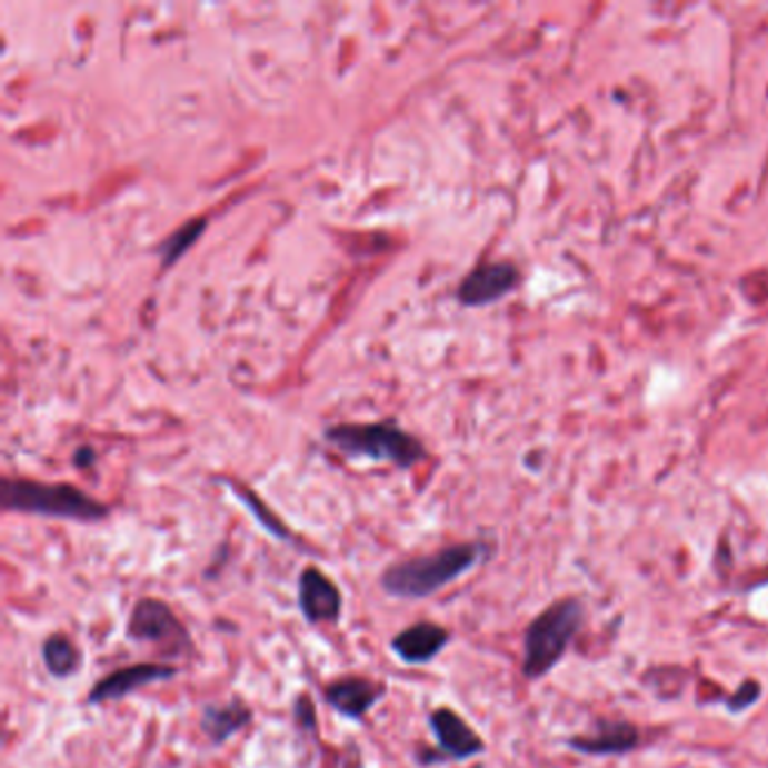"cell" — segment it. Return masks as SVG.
<instances>
[{
    "instance_id": "obj_1",
    "label": "cell",
    "mask_w": 768,
    "mask_h": 768,
    "mask_svg": "<svg viewBox=\"0 0 768 768\" xmlns=\"http://www.w3.org/2000/svg\"><path fill=\"white\" fill-rule=\"evenodd\" d=\"M487 555L482 541H462L445 546L429 555H415L392 561L379 577V586L388 597L403 602L433 597L467 572H471Z\"/></svg>"
},
{
    "instance_id": "obj_2",
    "label": "cell",
    "mask_w": 768,
    "mask_h": 768,
    "mask_svg": "<svg viewBox=\"0 0 768 768\" xmlns=\"http://www.w3.org/2000/svg\"><path fill=\"white\" fill-rule=\"evenodd\" d=\"M0 507L3 511H17V515L72 523H102L111 515L104 502L70 482H41L28 478H3Z\"/></svg>"
},
{
    "instance_id": "obj_3",
    "label": "cell",
    "mask_w": 768,
    "mask_h": 768,
    "mask_svg": "<svg viewBox=\"0 0 768 768\" xmlns=\"http://www.w3.org/2000/svg\"><path fill=\"white\" fill-rule=\"evenodd\" d=\"M325 440L340 456L410 469L426 458L421 440L395 421L336 423L325 431Z\"/></svg>"
},
{
    "instance_id": "obj_4",
    "label": "cell",
    "mask_w": 768,
    "mask_h": 768,
    "mask_svg": "<svg viewBox=\"0 0 768 768\" xmlns=\"http://www.w3.org/2000/svg\"><path fill=\"white\" fill-rule=\"evenodd\" d=\"M584 625V607L575 597H566L541 611L523 636V676L539 680L563 658L568 645Z\"/></svg>"
},
{
    "instance_id": "obj_5",
    "label": "cell",
    "mask_w": 768,
    "mask_h": 768,
    "mask_svg": "<svg viewBox=\"0 0 768 768\" xmlns=\"http://www.w3.org/2000/svg\"><path fill=\"white\" fill-rule=\"evenodd\" d=\"M127 638L133 642H147L162 651L169 658H192L197 645L190 629L177 616L172 605L160 600V597H140L131 607L127 618Z\"/></svg>"
},
{
    "instance_id": "obj_6",
    "label": "cell",
    "mask_w": 768,
    "mask_h": 768,
    "mask_svg": "<svg viewBox=\"0 0 768 768\" xmlns=\"http://www.w3.org/2000/svg\"><path fill=\"white\" fill-rule=\"evenodd\" d=\"M181 674V669L172 662H133L118 667L109 674H104L96 686L87 695L89 706H102V704H116L122 701L156 682L174 680Z\"/></svg>"
},
{
    "instance_id": "obj_7",
    "label": "cell",
    "mask_w": 768,
    "mask_h": 768,
    "mask_svg": "<svg viewBox=\"0 0 768 768\" xmlns=\"http://www.w3.org/2000/svg\"><path fill=\"white\" fill-rule=\"evenodd\" d=\"M388 697V686L383 680L363 674L336 676L322 688L325 704L348 721H363L372 708H377Z\"/></svg>"
},
{
    "instance_id": "obj_8",
    "label": "cell",
    "mask_w": 768,
    "mask_h": 768,
    "mask_svg": "<svg viewBox=\"0 0 768 768\" xmlns=\"http://www.w3.org/2000/svg\"><path fill=\"white\" fill-rule=\"evenodd\" d=\"M346 597L340 586L318 566L309 563L298 575V609L307 625H338Z\"/></svg>"
},
{
    "instance_id": "obj_9",
    "label": "cell",
    "mask_w": 768,
    "mask_h": 768,
    "mask_svg": "<svg viewBox=\"0 0 768 768\" xmlns=\"http://www.w3.org/2000/svg\"><path fill=\"white\" fill-rule=\"evenodd\" d=\"M429 728L449 761H467L487 750L485 739L458 710L449 706H438L429 712Z\"/></svg>"
},
{
    "instance_id": "obj_10",
    "label": "cell",
    "mask_w": 768,
    "mask_h": 768,
    "mask_svg": "<svg viewBox=\"0 0 768 768\" xmlns=\"http://www.w3.org/2000/svg\"><path fill=\"white\" fill-rule=\"evenodd\" d=\"M521 273L509 262H489L476 267L458 287V300L467 307L496 302L517 289Z\"/></svg>"
},
{
    "instance_id": "obj_11",
    "label": "cell",
    "mask_w": 768,
    "mask_h": 768,
    "mask_svg": "<svg viewBox=\"0 0 768 768\" xmlns=\"http://www.w3.org/2000/svg\"><path fill=\"white\" fill-rule=\"evenodd\" d=\"M451 642V631L433 620H419L401 629L392 640L390 649L403 665H429Z\"/></svg>"
},
{
    "instance_id": "obj_12",
    "label": "cell",
    "mask_w": 768,
    "mask_h": 768,
    "mask_svg": "<svg viewBox=\"0 0 768 768\" xmlns=\"http://www.w3.org/2000/svg\"><path fill=\"white\" fill-rule=\"evenodd\" d=\"M255 721L252 708L239 695L223 704H206L199 715V728L212 748L223 746Z\"/></svg>"
},
{
    "instance_id": "obj_13",
    "label": "cell",
    "mask_w": 768,
    "mask_h": 768,
    "mask_svg": "<svg viewBox=\"0 0 768 768\" xmlns=\"http://www.w3.org/2000/svg\"><path fill=\"white\" fill-rule=\"evenodd\" d=\"M640 741V732L629 721H600L592 735L570 737L568 746L584 755H625Z\"/></svg>"
},
{
    "instance_id": "obj_14",
    "label": "cell",
    "mask_w": 768,
    "mask_h": 768,
    "mask_svg": "<svg viewBox=\"0 0 768 768\" xmlns=\"http://www.w3.org/2000/svg\"><path fill=\"white\" fill-rule=\"evenodd\" d=\"M41 660H43L46 671L52 678L68 680L81 671L83 651L79 649L74 638H70L63 631H54V634L46 636V640L41 645Z\"/></svg>"
},
{
    "instance_id": "obj_15",
    "label": "cell",
    "mask_w": 768,
    "mask_h": 768,
    "mask_svg": "<svg viewBox=\"0 0 768 768\" xmlns=\"http://www.w3.org/2000/svg\"><path fill=\"white\" fill-rule=\"evenodd\" d=\"M230 489H232L235 496L243 502V507L250 511V517L265 528L267 535L276 537V539L282 541V543H296L293 530L276 515V511H273L258 493L250 491V489H246V487H241V485H235V482H230Z\"/></svg>"
},
{
    "instance_id": "obj_16",
    "label": "cell",
    "mask_w": 768,
    "mask_h": 768,
    "mask_svg": "<svg viewBox=\"0 0 768 768\" xmlns=\"http://www.w3.org/2000/svg\"><path fill=\"white\" fill-rule=\"evenodd\" d=\"M208 228V219L199 217V219H190L188 223H183L174 235H169L162 246H160V262L164 269L174 267L183 255L199 241V237L203 235V230Z\"/></svg>"
},
{
    "instance_id": "obj_17",
    "label": "cell",
    "mask_w": 768,
    "mask_h": 768,
    "mask_svg": "<svg viewBox=\"0 0 768 768\" xmlns=\"http://www.w3.org/2000/svg\"><path fill=\"white\" fill-rule=\"evenodd\" d=\"M291 715L293 724L300 735L316 737L318 735V715H316V704L309 692H298V697L291 701Z\"/></svg>"
},
{
    "instance_id": "obj_18",
    "label": "cell",
    "mask_w": 768,
    "mask_h": 768,
    "mask_svg": "<svg viewBox=\"0 0 768 768\" xmlns=\"http://www.w3.org/2000/svg\"><path fill=\"white\" fill-rule=\"evenodd\" d=\"M759 697H761V686H759V682L757 680H744L741 686H739V690L728 699L726 708L730 712H744L750 706H755L759 701Z\"/></svg>"
},
{
    "instance_id": "obj_19",
    "label": "cell",
    "mask_w": 768,
    "mask_h": 768,
    "mask_svg": "<svg viewBox=\"0 0 768 768\" xmlns=\"http://www.w3.org/2000/svg\"><path fill=\"white\" fill-rule=\"evenodd\" d=\"M415 759L421 768H431V766H440L449 761L440 748H423V746L415 750Z\"/></svg>"
},
{
    "instance_id": "obj_20",
    "label": "cell",
    "mask_w": 768,
    "mask_h": 768,
    "mask_svg": "<svg viewBox=\"0 0 768 768\" xmlns=\"http://www.w3.org/2000/svg\"><path fill=\"white\" fill-rule=\"evenodd\" d=\"M96 462V451L91 447H81L77 453H74V465L79 469H89L91 465Z\"/></svg>"
},
{
    "instance_id": "obj_21",
    "label": "cell",
    "mask_w": 768,
    "mask_h": 768,
    "mask_svg": "<svg viewBox=\"0 0 768 768\" xmlns=\"http://www.w3.org/2000/svg\"><path fill=\"white\" fill-rule=\"evenodd\" d=\"M473 768H482V766H473Z\"/></svg>"
}]
</instances>
